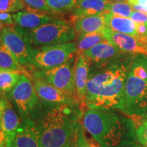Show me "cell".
Returning <instances> with one entry per match:
<instances>
[{"label":"cell","mask_w":147,"mask_h":147,"mask_svg":"<svg viewBox=\"0 0 147 147\" xmlns=\"http://www.w3.org/2000/svg\"><path fill=\"white\" fill-rule=\"evenodd\" d=\"M135 56L123 53L106 63H90L84 100L87 108L120 110L126 79Z\"/></svg>","instance_id":"1"},{"label":"cell","mask_w":147,"mask_h":147,"mask_svg":"<svg viewBox=\"0 0 147 147\" xmlns=\"http://www.w3.org/2000/svg\"><path fill=\"white\" fill-rule=\"evenodd\" d=\"M82 125L101 147H124L137 141L131 118L114 110L89 108L82 117Z\"/></svg>","instance_id":"2"},{"label":"cell","mask_w":147,"mask_h":147,"mask_svg":"<svg viewBox=\"0 0 147 147\" xmlns=\"http://www.w3.org/2000/svg\"><path fill=\"white\" fill-rule=\"evenodd\" d=\"M84 113L80 106H43L33 119L41 147H64L76 131Z\"/></svg>","instance_id":"3"},{"label":"cell","mask_w":147,"mask_h":147,"mask_svg":"<svg viewBox=\"0 0 147 147\" xmlns=\"http://www.w3.org/2000/svg\"><path fill=\"white\" fill-rule=\"evenodd\" d=\"M147 110V57L136 55L125 84L120 111L129 117H143Z\"/></svg>","instance_id":"4"},{"label":"cell","mask_w":147,"mask_h":147,"mask_svg":"<svg viewBox=\"0 0 147 147\" xmlns=\"http://www.w3.org/2000/svg\"><path fill=\"white\" fill-rule=\"evenodd\" d=\"M14 27L31 45L35 47L72 42L76 36L73 25L61 18L34 29H25L17 25Z\"/></svg>","instance_id":"5"},{"label":"cell","mask_w":147,"mask_h":147,"mask_svg":"<svg viewBox=\"0 0 147 147\" xmlns=\"http://www.w3.org/2000/svg\"><path fill=\"white\" fill-rule=\"evenodd\" d=\"M5 97L13 104L21 119H34L43 106L30 77L24 74L14 89Z\"/></svg>","instance_id":"6"},{"label":"cell","mask_w":147,"mask_h":147,"mask_svg":"<svg viewBox=\"0 0 147 147\" xmlns=\"http://www.w3.org/2000/svg\"><path fill=\"white\" fill-rule=\"evenodd\" d=\"M78 53L76 42L34 48L32 70H48L63 65Z\"/></svg>","instance_id":"7"},{"label":"cell","mask_w":147,"mask_h":147,"mask_svg":"<svg viewBox=\"0 0 147 147\" xmlns=\"http://www.w3.org/2000/svg\"><path fill=\"white\" fill-rule=\"evenodd\" d=\"M75 57L63 65L48 70H33L31 75L57 89L76 96L74 82Z\"/></svg>","instance_id":"8"},{"label":"cell","mask_w":147,"mask_h":147,"mask_svg":"<svg viewBox=\"0 0 147 147\" xmlns=\"http://www.w3.org/2000/svg\"><path fill=\"white\" fill-rule=\"evenodd\" d=\"M0 40L23 67L31 69L32 47L14 26H5L0 32Z\"/></svg>","instance_id":"9"},{"label":"cell","mask_w":147,"mask_h":147,"mask_svg":"<svg viewBox=\"0 0 147 147\" xmlns=\"http://www.w3.org/2000/svg\"><path fill=\"white\" fill-rule=\"evenodd\" d=\"M31 80L40 100L45 105L80 106L76 96L59 89L35 76H31Z\"/></svg>","instance_id":"10"},{"label":"cell","mask_w":147,"mask_h":147,"mask_svg":"<svg viewBox=\"0 0 147 147\" xmlns=\"http://www.w3.org/2000/svg\"><path fill=\"white\" fill-rule=\"evenodd\" d=\"M102 33L106 39L121 52L135 55H143L147 57V38L121 34L107 27Z\"/></svg>","instance_id":"11"},{"label":"cell","mask_w":147,"mask_h":147,"mask_svg":"<svg viewBox=\"0 0 147 147\" xmlns=\"http://www.w3.org/2000/svg\"><path fill=\"white\" fill-rule=\"evenodd\" d=\"M3 103L1 130L5 135V147H10L21 123V117L12 102L5 96H1Z\"/></svg>","instance_id":"12"},{"label":"cell","mask_w":147,"mask_h":147,"mask_svg":"<svg viewBox=\"0 0 147 147\" xmlns=\"http://www.w3.org/2000/svg\"><path fill=\"white\" fill-rule=\"evenodd\" d=\"M12 18L16 25L25 29L37 28L59 19V18L53 16V14L31 8H26V10L12 14Z\"/></svg>","instance_id":"13"},{"label":"cell","mask_w":147,"mask_h":147,"mask_svg":"<svg viewBox=\"0 0 147 147\" xmlns=\"http://www.w3.org/2000/svg\"><path fill=\"white\" fill-rule=\"evenodd\" d=\"M90 63L89 60L82 53H77L74 67V82L76 94L80 108L85 113V94L89 79Z\"/></svg>","instance_id":"14"},{"label":"cell","mask_w":147,"mask_h":147,"mask_svg":"<svg viewBox=\"0 0 147 147\" xmlns=\"http://www.w3.org/2000/svg\"><path fill=\"white\" fill-rule=\"evenodd\" d=\"M10 147H41L36 123L33 119H21Z\"/></svg>","instance_id":"15"},{"label":"cell","mask_w":147,"mask_h":147,"mask_svg":"<svg viewBox=\"0 0 147 147\" xmlns=\"http://www.w3.org/2000/svg\"><path fill=\"white\" fill-rule=\"evenodd\" d=\"M123 53H124L121 52L113 44L106 40L84 51L82 54L89 60L90 63L99 64L115 59Z\"/></svg>","instance_id":"16"},{"label":"cell","mask_w":147,"mask_h":147,"mask_svg":"<svg viewBox=\"0 0 147 147\" xmlns=\"http://www.w3.org/2000/svg\"><path fill=\"white\" fill-rule=\"evenodd\" d=\"M113 1L109 0H78L73 9L74 17L108 14Z\"/></svg>","instance_id":"17"},{"label":"cell","mask_w":147,"mask_h":147,"mask_svg":"<svg viewBox=\"0 0 147 147\" xmlns=\"http://www.w3.org/2000/svg\"><path fill=\"white\" fill-rule=\"evenodd\" d=\"M106 14H103L82 17L73 16V26L76 32L78 34L103 32L106 27Z\"/></svg>","instance_id":"18"},{"label":"cell","mask_w":147,"mask_h":147,"mask_svg":"<svg viewBox=\"0 0 147 147\" xmlns=\"http://www.w3.org/2000/svg\"><path fill=\"white\" fill-rule=\"evenodd\" d=\"M106 24L108 28L114 32L132 36H138L136 24L130 18L122 17L108 13L106 14Z\"/></svg>","instance_id":"19"},{"label":"cell","mask_w":147,"mask_h":147,"mask_svg":"<svg viewBox=\"0 0 147 147\" xmlns=\"http://www.w3.org/2000/svg\"><path fill=\"white\" fill-rule=\"evenodd\" d=\"M0 69L18 71L30 77L31 74L23 67L0 40Z\"/></svg>","instance_id":"20"},{"label":"cell","mask_w":147,"mask_h":147,"mask_svg":"<svg viewBox=\"0 0 147 147\" xmlns=\"http://www.w3.org/2000/svg\"><path fill=\"white\" fill-rule=\"evenodd\" d=\"M106 40H108L104 37L102 32L78 34L76 42L78 53H83Z\"/></svg>","instance_id":"21"},{"label":"cell","mask_w":147,"mask_h":147,"mask_svg":"<svg viewBox=\"0 0 147 147\" xmlns=\"http://www.w3.org/2000/svg\"><path fill=\"white\" fill-rule=\"evenodd\" d=\"M22 73L18 71L0 69V95L5 96L14 89Z\"/></svg>","instance_id":"22"},{"label":"cell","mask_w":147,"mask_h":147,"mask_svg":"<svg viewBox=\"0 0 147 147\" xmlns=\"http://www.w3.org/2000/svg\"><path fill=\"white\" fill-rule=\"evenodd\" d=\"M53 13L63 14L73 10L78 0H45Z\"/></svg>","instance_id":"23"},{"label":"cell","mask_w":147,"mask_h":147,"mask_svg":"<svg viewBox=\"0 0 147 147\" xmlns=\"http://www.w3.org/2000/svg\"><path fill=\"white\" fill-rule=\"evenodd\" d=\"M133 11L132 6L127 1H121V2L113 1L109 6L108 13H111L116 16H122V17L129 18Z\"/></svg>","instance_id":"24"},{"label":"cell","mask_w":147,"mask_h":147,"mask_svg":"<svg viewBox=\"0 0 147 147\" xmlns=\"http://www.w3.org/2000/svg\"><path fill=\"white\" fill-rule=\"evenodd\" d=\"M26 8L23 0H0V13H16Z\"/></svg>","instance_id":"25"},{"label":"cell","mask_w":147,"mask_h":147,"mask_svg":"<svg viewBox=\"0 0 147 147\" xmlns=\"http://www.w3.org/2000/svg\"><path fill=\"white\" fill-rule=\"evenodd\" d=\"M142 119L134 122L136 127V135L137 141L144 147H147V121H142Z\"/></svg>","instance_id":"26"},{"label":"cell","mask_w":147,"mask_h":147,"mask_svg":"<svg viewBox=\"0 0 147 147\" xmlns=\"http://www.w3.org/2000/svg\"><path fill=\"white\" fill-rule=\"evenodd\" d=\"M23 1L29 8L50 14H54L47 5L45 0H23Z\"/></svg>","instance_id":"27"},{"label":"cell","mask_w":147,"mask_h":147,"mask_svg":"<svg viewBox=\"0 0 147 147\" xmlns=\"http://www.w3.org/2000/svg\"><path fill=\"white\" fill-rule=\"evenodd\" d=\"M84 129L82 123L80 122L76 130L77 147H90L87 139L85 137Z\"/></svg>","instance_id":"28"},{"label":"cell","mask_w":147,"mask_h":147,"mask_svg":"<svg viewBox=\"0 0 147 147\" xmlns=\"http://www.w3.org/2000/svg\"><path fill=\"white\" fill-rule=\"evenodd\" d=\"M130 18L134 23L147 24V14L138 11H133Z\"/></svg>","instance_id":"29"},{"label":"cell","mask_w":147,"mask_h":147,"mask_svg":"<svg viewBox=\"0 0 147 147\" xmlns=\"http://www.w3.org/2000/svg\"><path fill=\"white\" fill-rule=\"evenodd\" d=\"M0 23H2L4 26H14L15 25L13 18H12V14L6 13V12L0 13Z\"/></svg>","instance_id":"30"},{"label":"cell","mask_w":147,"mask_h":147,"mask_svg":"<svg viewBox=\"0 0 147 147\" xmlns=\"http://www.w3.org/2000/svg\"><path fill=\"white\" fill-rule=\"evenodd\" d=\"M77 134L76 131L75 132V134L72 136V137L71 138V139L69 140V142L67 143V144L65 145L64 147H77Z\"/></svg>","instance_id":"31"},{"label":"cell","mask_w":147,"mask_h":147,"mask_svg":"<svg viewBox=\"0 0 147 147\" xmlns=\"http://www.w3.org/2000/svg\"><path fill=\"white\" fill-rule=\"evenodd\" d=\"M127 2L130 5H139L147 7V0H127Z\"/></svg>","instance_id":"32"},{"label":"cell","mask_w":147,"mask_h":147,"mask_svg":"<svg viewBox=\"0 0 147 147\" xmlns=\"http://www.w3.org/2000/svg\"><path fill=\"white\" fill-rule=\"evenodd\" d=\"M134 10L138 11V12H143V13L147 14V7L143 6V5H131Z\"/></svg>","instance_id":"33"},{"label":"cell","mask_w":147,"mask_h":147,"mask_svg":"<svg viewBox=\"0 0 147 147\" xmlns=\"http://www.w3.org/2000/svg\"><path fill=\"white\" fill-rule=\"evenodd\" d=\"M0 147H5V135L1 130H0Z\"/></svg>","instance_id":"34"},{"label":"cell","mask_w":147,"mask_h":147,"mask_svg":"<svg viewBox=\"0 0 147 147\" xmlns=\"http://www.w3.org/2000/svg\"><path fill=\"white\" fill-rule=\"evenodd\" d=\"M87 140H88V142H89L90 147H101L100 145L93 139L92 140V139L88 138Z\"/></svg>","instance_id":"35"},{"label":"cell","mask_w":147,"mask_h":147,"mask_svg":"<svg viewBox=\"0 0 147 147\" xmlns=\"http://www.w3.org/2000/svg\"><path fill=\"white\" fill-rule=\"evenodd\" d=\"M2 110H3V103H2V100H1V97H0V130H1V115H2Z\"/></svg>","instance_id":"36"},{"label":"cell","mask_w":147,"mask_h":147,"mask_svg":"<svg viewBox=\"0 0 147 147\" xmlns=\"http://www.w3.org/2000/svg\"><path fill=\"white\" fill-rule=\"evenodd\" d=\"M124 147H142V146H140L139 144L134 143V144H131L127 145V146H124Z\"/></svg>","instance_id":"37"},{"label":"cell","mask_w":147,"mask_h":147,"mask_svg":"<svg viewBox=\"0 0 147 147\" xmlns=\"http://www.w3.org/2000/svg\"><path fill=\"white\" fill-rule=\"evenodd\" d=\"M111 1H115V2H121V1H127V0H109Z\"/></svg>","instance_id":"38"},{"label":"cell","mask_w":147,"mask_h":147,"mask_svg":"<svg viewBox=\"0 0 147 147\" xmlns=\"http://www.w3.org/2000/svg\"><path fill=\"white\" fill-rule=\"evenodd\" d=\"M146 119H147V113H146Z\"/></svg>","instance_id":"39"}]
</instances>
